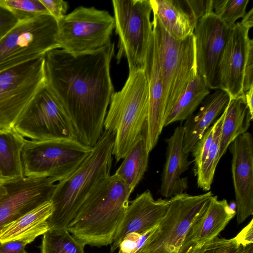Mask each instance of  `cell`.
<instances>
[{
	"label": "cell",
	"mask_w": 253,
	"mask_h": 253,
	"mask_svg": "<svg viewBox=\"0 0 253 253\" xmlns=\"http://www.w3.org/2000/svg\"><path fill=\"white\" fill-rule=\"evenodd\" d=\"M35 239L28 236L0 243V253H27L25 249V246Z\"/></svg>",
	"instance_id": "74e56055"
},
{
	"label": "cell",
	"mask_w": 253,
	"mask_h": 253,
	"mask_svg": "<svg viewBox=\"0 0 253 253\" xmlns=\"http://www.w3.org/2000/svg\"><path fill=\"white\" fill-rule=\"evenodd\" d=\"M92 150L77 139H26L21 152L24 177L58 182L74 171Z\"/></svg>",
	"instance_id": "8992f818"
},
{
	"label": "cell",
	"mask_w": 253,
	"mask_h": 253,
	"mask_svg": "<svg viewBox=\"0 0 253 253\" xmlns=\"http://www.w3.org/2000/svg\"><path fill=\"white\" fill-rule=\"evenodd\" d=\"M230 96L221 89H216L206 96L196 114L189 117L183 126L184 134L183 150L189 154L197 141L203 136L211 124L227 107Z\"/></svg>",
	"instance_id": "44dd1931"
},
{
	"label": "cell",
	"mask_w": 253,
	"mask_h": 253,
	"mask_svg": "<svg viewBox=\"0 0 253 253\" xmlns=\"http://www.w3.org/2000/svg\"><path fill=\"white\" fill-rule=\"evenodd\" d=\"M238 224L253 213V139L247 131L229 146Z\"/></svg>",
	"instance_id": "9a60e30c"
},
{
	"label": "cell",
	"mask_w": 253,
	"mask_h": 253,
	"mask_svg": "<svg viewBox=\"0 0 253 253\" xmlns=\"http://www.w3.org/2000/svg\"><path fill=\"white\" fill-rule=\"evenodd\" d=\"M213 130L214 124L206 130L191 151L194 158V171L204 164L207 158L212 140Z\"/></svg>",
	"instance_id": "d6a6232c"
},
{
	"label": "cell",
	"mask_w": 253,
	"mask_h": 253,
	"mask_svg": "<svg viewBox=\"0 0 253 253\" xmlns=\"http://www.w3.org/2000/svg\"><path fill=\"white\" fill-rule=\"evenodd\" d=\"M6 193V189L3 185L0 183V195L4 194Z\"/></svg>",
	"instance_id": "7bdbcfd3"
},
{
	"label": "cell",
	"mask_w": 253,
	"mask_h": 253,
	"mask_svg": "<svg viewBox=\"0 0 253 253\" xmlns=\"http://www.w3.org/2000/svg\"><path fill=\"white\" fill-rule=\"evenodd\" d=\"M18 22L14 14L0 4V41Z\"/></svg>",
	"instance_id": "8d00e7d4"
},
{
	"label": "cell",
	"mask_w": 253,
	"mask_h": 253,
	"mask_svg": "<svg viewBox=\"0 0 253 253\" xmlns=\"http://www.w3.org/2000/svg\"><path fill=\"white\" fill-rule=\"evenodd\" d=\"M115 135L104 130L93 150L71 174L58 182L50 199L49 229H67L96 186L110 175Z\"/></svg>",
	"instance_id": "3957f363"
},
{
	"label": "cell",
	"mask_w": 253,
	"mask_h": 253,
	"mask_svg": "<svg viewBox=\"0 0 253 253\" xmlns=\"http://www.w3.org/2000/svg\"><path fill=\"white\" fill-rule=\"evenodd\" d=\"M150 0L152 13L173 38L181 40L193 34L198 22L184 8L181 0Z\"/></svg>",
	"instance_id": "603a6c76"
},
{
	"label": "cell",
	"mask_w": 253,
	"mask_h": 253,
	"mask_svg": "<svg viewBox=\"0 0 253 253\" xmlns=\"http://www.w3.org/2000/svg\"><path fill=\"white\" fill-rule=\"evenodd\" d=\"M169 201L155 200L149 190L139 194L128 205L110 246L112 253L125 236L132 232L143 233L156 227L166 213Z\"/></svg>",
	"instance_id": "e0dca14e"
},
{
	"label": "cell",
	"mask_w": 253,
	"mask_h": 253,
	"mask_svg": "<svg viewBox=\"0 0 253 253\" xmlns=\"http://www.w3.org/2000/svg\"><path fill=\"white\" fill-rule=\"evenodd\" d=\"M250 29L240 22L232 28L223 51L219 71L220 89L227 91L230 98L244 95L243 75L251 42Z\"/></svg>",
	"instance_id": "2e32d148"
},
{
	"label": "cell",
	"mask_w": 253,
	"mask_h": 253,
	"mask_svg": "<svg viewBox=\"0 0 253 253\" xmlns=\"http://www.w3.org/2000/svg\"><path fill=\"white\" fill-rule=\"evenodd\" d=\"M58 22L65 15L68 8V2L63 0H40Z\"/></svg>",
	"instance_id": "d590c367"
},
{
	"label": "cell",
	"mask_w": 253,
	"mask_h": 253,
	"mask_svg": "<svg viewBox=\"0 0 253 253\" xmlns=\"http://www.w3.org/2000/svg\"><path fill=\"white\" fill-rule=\"evenodd\" d=\"M231 29L213 12L200 19L194 29L197 73L210 89H220L219 67Z\"/></svg>",
	"instance_id": "4fadbf2b"
},
{
	"label": "cell",
	"mask_w": 253,
	"mask_h": 253,
	"mask_svg": "<svg viewBox=\"0 0 253 253\" xmlns=\"http://www.w3.org/2000/svg\"><path fill=\"white\" fill-rule=\"evenodd\" d=\"M144 71L149 86V108L144 129L148 151L156 146L164 126L165 113L163 103V85L156 42L153 31L145 59Z\"/></svg>",
	"instance_id": "ac0fdd59"
},
{
	"label": "cell",
	"mask_w": 253,
	"mask_h": 253,
	"mask_svg": "<svg viewBox=\"0 0 253 253\" xmlns=\"http://www.w3.org/2000/svg\"><path fill=\"white\" fill-rule=\"evenodd\" d=\"M240 22L245 26L250 28V29L253 26V8L246 13Z\"/></svg>",
	"instance_id": "b9f144b4"
},
{
	"label": "cell",
	"mask_w": 253,
	"mask_h": 253,
	"mask_svg": "<svg viewBox=\"0 0 253 253\" xmlns=\"http://www.w3.org/2000/svg\"><path fill=\"white\" fill-rule=\"evenodd\" d=\"M253 119L244 95L230 98L226 107L221 130L219 159L225 154L230 144L247 131Z\"/></svg>",
	"instance_id": "d4e9b609"
},
{
	"label": "cell",
	"mask_w": 253,
	"mask_h": 253,
	"mask_svg": "<svg viewBox=\"0 0 253 253\" xmlns=\"http://www.w3.org/2000/svg\"><path fill=\"white\" fill-rule=\"evenodd\" d=\"M249 0H213V13L228 28L246 14Z\"/></svg>",
	"instance_id": "f546056e"
},
{
	"label": "cell",
	"mask_w": 253,
	"mask_h": 253,
	"mask_svg": "<svg viewBox=\"0 0 253 253\" xmlns=\"http://www.w3.org/2000/svg\"><path fill=\"white\" fill-rule=\"evenodd\" d=\"M236 215V211L224 199L212 196L191 223L178 253H186L216 237Z\"/></svg>",
	"instance_id": "d6986e66"
},
{
	"label": "cell",
	"mask_w": 253,
	"mask_h": 253,
	"mask_svg": "<svg viewBox=\"0 0 253 253\" xmlns=\"http://www.w3.org/2000/svg\"><path fill=\"white\" fill-rule=\"evenodd\" d=\"M153 16L166 118L197 74L195 38L193 34L183 40L175 39L166 31L158 17L153 13Z\"/></svg>",
	"instance_id": "5b68a950"
},
{
	"label": "cell",
	"mask_w": 253,
	"mask_h": 253,
	"mask_svg": "<svg viewBox=\"0 0 253 253\" xmlns=\"http://www.w3.org/2000/svg\"><path fill=\"white\" fill-rule=\"evenodd\" d=\"M0 4L10 10L19 22L50 15L40 0H0Z\"/></svg>",
	"instance_id": "4dcf8cb0"
},
{
	"label": "cell",
	"mask_w": 253,
	"mask_h": 253,
	"mask_svg": "<svg viewBox=\"0 0 253 253\" xmlns=\"http://www.w3.org/2000/svg\"><path fill=\"white\" fill-rule=\"evenodd\" d=\"M13 127L23 137L32 140L77 139L69 115L46 84L39 90Z\"/></svg>",
	"instance_id": "30bf717a"
},
{
	"label": "cell",
	"mask_w": 253,
	"mask_h": 253,
	"mask_svg": "<svg viewBox=\"0 0 253 253\" xmlns=\"http://www.w3.org/2000/svg\"><path fill=\"white\" fill-rule=\"evenodd\" d=\"M56 181L49 177H26L2 184L0 195V232L8 223L41 204L50 201Z\"/></svg>",
	"instance_id": "5bb4252c"
},
{
	"label": "cell",
	"mask_w": 253,
	"mask_h": 253,
	"mask_svg": "<svg viewBox=\"0 0 253 253\" xmlns=\"http://www.w3.org/2000/svg\"><path fill=\"white\" fill-rule=\"evenodd\" d=\"M253 85V41L250 43L244 70L243 92L245 93Z\"/></svg>",
	"instance_id": "f35d334b"
},
{
	"label": "cell",
	"mask_w": 253,
	"mask_h": 253,
	"mask_svg": "<svg viewBox=\"0 0 253 253\" xmlns=\"http://www.w3.org/2000/svg\"><path fill=\"white\" fill-rule=\"evenodd\" d=\"M209 94L210 89L203 78L197 74L167 114L164 126L186 120L194 114Z\"/></svg>",
	"instance_id": "484cf974"
},
{
	"label": "cell",
	"mask_w": 253,
	"mask_h": 253,
	"mask_svg": "<svg viewBox=\"0 0 253 253\" xmlns=\"http://www.w3.org/2000/svg\"><path fill=\"white\" fill-rule=\"evenodd\" d=\"M26 140L14 127L0 130V183L24 177L21 152Z\"/></svg>",
	"instance_id": "cb8c5ba5"
},
{
	"label": "cell",
	"mask_w": 253,
	"mask_h": 253,
	"mask_svg": "<svg viewBox=\"0 0 253 253\" xmlns=\"http://www.w3.org/2000/svg\"><path fill=\"white\" fill-rule=\"evenodd\" d=\"M243 247L253 244V220L244 227L235 237Z\"/></svg>",
	"instance_id": "ab89813d"
},
{
	"label": "cell",
	"mask_w": 253,
	"mask_h": 253,
	"mask_svg": "<svg viewBox=\"0 0 253 253\" xmlns=\"http://www.w3.org/2000/svg\"><path fill=\"white\" fill-rule=\"evenodd\" d=\"M213 195L183 193L169 199L168 211L138 253H178L193 221Z\"/></svg>",
	"instance_id": "8fae6325"
},
{
	"label": "cell",
	"mask_w": 253,
	"mask_h": 253,
	"mask_svg": "<svg viewBox=\"0 0 253 253\" xmlns=\"http://www.w3.org/2000/svg\"><path fill=\"white\" fill-rule=\"evenodd\" d=\"M59 47L74 55L101 49L111 42L115 20L107 10L80 6L57 22Z\"/></svg>",
	"instance_id": "9c48e42d"
},
{
	"label": "cell",
	"mask_w": 253,
	"mask_h": 253,
	"mask_svg": "<svg viewBox=\"0 0 253 253\" xmlns=\"http://www.w3.org/2000/svg\"><path fill=\"white\" fill-rule=\"evenodd\" d=\"M58 26L50 15L19 22L0 41V71L60 48Z\"/></svg>",
	"instance_id": "ba28073f"
},
{
	"label": "cell",
	"mask_w": 253,
	"mask_h": 253,
	"mask_svg": "<svg viewBox=\"0 0 253 253\" xmlns=\"http://www.w3.org/2000/svg\"><path fill=\"white\" fill-rule=\"evenodd\" d=\"M132 192L115 174L109 175L90 192L67 229L85 246L110 245Z\"/></svg>",
	"instance_id": "7a4b0ae2"
},
{
	"label": "cell",
	"mask_w": 253,
	"mask_h": 253,
	"mask_svg": "<svg viewBox=\"0 0 253 253\" xmlns=\"http://www.w3.org/2000/svg\"><path fill=\"white\" fill-rule=\"evenodd\" d=\"M84 246L67 229H49L43 234L40 253H84Z\"/></svg>",
	"instance_id": "f1b7e54d"
},
{
	"label": "cell",
	"mask_w": 253,
	"mask_h": 253,
	"mask_svg": "<svg viewBox=\"0 0 253 253\" xmlns=\"http://www.w3.org/2000/svg\"><path fill=\"white\" fill-rule=\"evenodd\" d=\"M149 153L143 132L137 138L114 173L132 191L147 170Z\"/></svg>",
	"instance_id": "4316f807"
},
{
	"label": "cell",
	"mask_w": 253,
	"mask_h": 253,
	"mask_svg": "<svg viewBox=\"0 0 253 253\" xmlns=\"http://www.w3.org/2000/svg\"><path fill=\"white\" fill-rule=\"evenodd\" d=\"M225 109L220 116L214 122V130L212 142L207 158L204 164L194 171L197 176L198 187L204 191H209L212 183L215 169L220 160L218 157L221 130Z\"/></svg>",
	"instance_id": "83f0119b"
},
{
	"label": "cell",
	"mask_w": 253,
	"mask_h": 253,
	"mask_svg": "<svg viewBox=\"0 0 253 253\" xmlns=\"http://www.w3.org/2000/svg\"><path fill=\"white\" fill-rule=\"evenodd\" d=\"M115 44L74 55L57 48L44 56L45 84L63 106L77 139L93 147L104 130V122L115 92L110 64Z\"/></svg>",
	"instance_id": "6da1fadb"
},
{
	"label": "cell",
	"mask_w": 253,
	"mask_h": 253,
	"mask_svg": "<svg viewBox=\"0 0 253 253\" xmlns=\"http://www.w3.org/2000/svg\"><path fill=\"white\" fill-rule=\"evenodd\" d=\"M181 2L184 8L197 22L207 14L213 12V0H185Z\"/></svg>",
	"instance_id": "e575fe53"
},
{
	"label": "cell",
	"mask_w": 253,
	"mask_h": 253,
	"mask_svg": "<svg viewBox=\"0 0 253 253\" xmlns=\"http://www.w3.org/2000/svg\"><path fill=\"white\" fill-rule=\"evenodd\" d=\"M112 5L119 39L117 59L126 58L129 72L143 70L153 34L150 0H113Z\"/></svg>",
	"instance_id": "52a82bcc"
},
{
	"label": "cell",
	"mask_w": 253,
	"mask_h": 253,
	"mask_svg": "<svg viewBox=\"0 0 253 253\" xmlns=\"http://www.w3.org/2000/svg\"><path fill=\"white\" fill-rule=\"evenodd\" d=\"M247 253H253V246L252 245Z\"/></svg>",
	"instance_id": "ee69618b"
},
{
	"label": "cell",
	"mask_w": 253,
	"mask_h": 253,
	"mask_svg": "<svg viewBox=\"0 0 253 253\" xmlns=\"http://www.w3.org/2000/svg\"><path fill=\"white\" fill-rule=\"evenodd\" d=\"M244 97L251 114L253 116V85L244 93Z\"/></svg>",
	"instance_id": "60d3db41"
},
{
	"label": "cell",
	"mask_w": 253,
	"mask_h": 253,
	"mask_svg": "<svg viewBox=\"0 0 253 253\" xmlns=\"http://www.w3.org/2000/svg\"><path fill=\"white\" fill-rule=\"evenodd\" d=\"M155 228L143 233L126 234L119 244L118 253H138Z\"/></svg>",
	"instance_id": "836d02e7"
},
{
	"label": "cell",
	"mask_w": 253,
	"mask_h": 253,
	"mask_svg": "<svg viewBox=\"0 0 253 253\" xmlns=\"http://www.w3.org/2000/svg\"><path fill=\"white\" fill-rule=\"evenodd\" d=\"M184 131L183 126H177L172 135L166 139L167 144L166 161L161 175L160 192L169 198L184 193L188 187L187 177L181 175L187 170L191 162L189 154L183 150Z\"/></svg>",
	"instance_id": "ffe728a7"
},
{
	"label": "cell",
	"mask_w": 253,
	"mask_h": 253,
	"mask_svg": "<svg viewBox=\"0 0 253 253\" xmlns=\"http://www.w3.org/2000/svg\"><path fill=\"white\" fill-rule=\"evenodd\" d=\"M149 86L144 70L129 72L122 88L111 98L104 122L115 135L113 155L124 159L143 133L149 108Z\"/></svg>",
	"instance_id": "277c9868"
},
{
	"label": "cell",
	"mask_w": 253,
	"mask_h": 253,
	"mask_svg": "<svg viewBox=\"0 0 253 253\" xmlns=\"http://www.w3.org/2000/svg\"><path fill=\"white\" fill-rule=\"evenodd\" d=\"M252 245L243 247L235 237L227 239L216 237L190 249L186 253H247Z\"/></svg>",
	"instance_id": "1f68e13d"
},
{
	"label": "cell",
	"mask_w": 253,
	"mask_h": 253,
	"mask_svg": "<svg viewBox=\"0 0 253 253\" xmlns=\"http://www.w3.org/2000/svg\"><path fill=\"white\" fill-rule=\"evenodd\" d=\"M45 84L44 56L0 71V130L13 127Z\"/></svg>",
	"instance_id": "7c38bea8"
},
{
	"label": "cell",
	"mask_w": 253,
	"mask_h": 253,
	"mask_svg": "<svg viewBox=\"0 0 253 253\" xmlns=\"http://www.w3.org/2000/svg\"><path fill=\"white\" fill-rule=\"evenodd\" d=\"M53 208L51 201H47L5 225L0 232V243L25 237L36 239L49 230L47 221Z\"/></svg>",
	"instance_id": "7402d4cb"
}]
</instances>
